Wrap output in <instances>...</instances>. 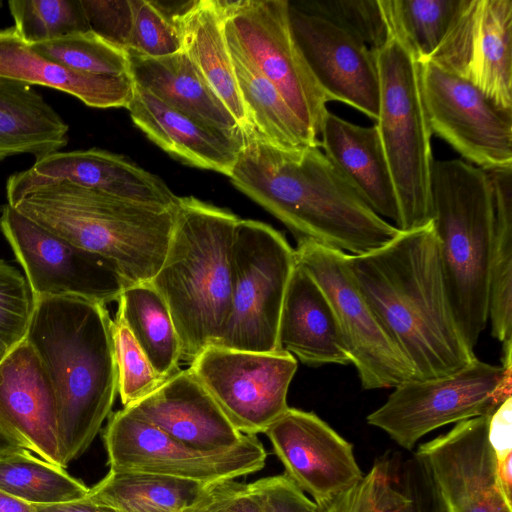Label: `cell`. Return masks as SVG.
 <instances>
[{"mask_svg": "<svg viewBox=\"0 0 512 512\" xmlns=\"http://www.w3.org/2000/svg\"><path fill=\"white\" fill-rule=\"evenodd\" d=\"M68 131V124L30 85L0 77V160L57 152L68 143Z\"/></svg>", "mask_w": 512, "mask_h": 512, "instance_id": "29", "label": "cell"}, {"mask_svg": "<svg viewBox=\"0 0 512 512\" xmlns=\"http://www.w3.org/2000/svg\"><path fill=\"white\" fill-rule=\"evenodd\" d=\"M319 134L324 154L368 206L397 224V197L376 126H359L328 111Z\"/></svg>", "mask_w": 512, "mask_h": 512, "instance_id": "25", "label": "cell"}, {"mask_svg": "<svg viewBox=\"0 0 512 512\" xmlns=\"http://www.w3.org/2000/svg\"><path fill=\"white\" fill-rule=\"evenodd\" d=\"M278 341L282 350L308 365L351 363L328 297L298 262L285 293Z\"/></svg>", "mask_w": 512, "mask_h": 512, "instance_id": "24", "label": "cell"}, {"mask_svg": "<svg viewBox=\"0 0 512 512\" xmlns=\"http://www.w3.org/2000/svg\"><path fill=\"white\" fill-rule=\"evenodd\" d=\"M497 465L501 486L507 497L512 499V455Z\"/></svg>", "mask_w": 512, "mask_h": 512, "instance_id": "50", "label": "cell"}, {"mask_svg": "<svg viewBox=\"0 0 512 512\" xmlns=\"http://www.w3.org/2000/svg\"><path fill=\"white\" fill-rule=\"evenodd\" d=\"M263 512H318L317 504L284 473L249 483Z\"/></svg>", "mask_w": 512, "mask_h": 512, "instance_id": "46", "label": "cell"}, {"mask_svg": "<svg viewBox=\"0 0 512 512\" xmlns=\"http://www.w3.org/2000/svg\"><path fill=\"white\" fill-rule=\"evenodd\" d=\"M249 129L280 148L317 145L314 138L285 102L277 88L227 40Z\"/></svg>", "mask_w": 512, "mask_h": 512, "instance_id": "30", "label": "cell"}, {"mask_svg": "<svg viewBox=\"0 0 512 512\" xmlns=\"http://www.w3.org/2000/svg\"><path fill=\"white\" fill-rule=\"evenodd\" d=\"M511 374V364L493 365L475 357L454 374L394 387L386 402L367 416V423L411 451L440 427L491 415L511 397Z\"/></svg>", "mask_w": 512, "mask_h": 512, "instance_id": "9", "label": "cell"}, {"mask_svg": "<svg viewBox=\"0 0 512 512\" xmlns=\"http://www.w3.org/2000/svg\"><path fill=\"white\" fill-rule=\"evenodd\" d=\"M8 351L9 349L7 348V346L0 341V361L5 357Z\"/></svg>", "mask_w": 512, "mask_h": 512, "instance_id": "52", "label": "cell"}, {"mask_svg": "<svg viewBox=\"0 0 512 512\" xmlns=\"http://www.w3.org/2000/svg\"><path fill=\"white\" fill-rule=\"evenodd\" d=\"M419 76L432 133L483 170L512 167V110L431 61L419 63Z\"/></svg>", "mask_w": 512, "mask_h": 512, "instance_id": "14", "label": "cell"}, {"mask_svg": "<svg viewBox=\"0 0 512 512\" xmlns=\"http://www.w3.org/2000/svg\"><path fill=\"white\" fill-rule=\"evenodd\" d=\"M29 46L42 56L77 72L109 76L130 75L127 52L106 42L91 30Z\"/></svg>", "mask_w": 512, "mask_h": 512, "instance_id": "36", "label": "cell"}, {"mask_svg": "<svg viewBox=\"0 0 512 512\" xmlns=\"http://www.w3.org/2000/svg\"><path fill=\"white\" fill-rule=\"evenodd\" d=\"M0 489L33 505L75 501L90 491L64 468L33 456L27 449L0 456Z\"/></svg>", "mask_w": 512, "mask_h": 512, "instance_id": "35", "label": "cell"}, {"mask_svg": "<svg viewBox=\"0 0 512 512\" xmlns=\"http://www.w3.org/2000/svg\"><path fill=\"white\" fill-rule=\"evenodd\" d=\"M2 7V1L0 0V8Z\"/></svg>", "mask_w": 512, "mask_h": 512, "instance_id": "53", "label": "cell"}, {"mask_svg": "<svg viewBox=\"0 0 512 512\" xmlns=\"http://www.w3.org/2000/svg\"><path fill=\"white\" fill-rule=\"evenodd\" d=\"M89 29L126 51L134 17L133 0H81Z\"/></svg>", "mask_w": 512, "mask_h": 512, "instance_id": "44", "label": "cell"}, {"mask_svg": "<svg viewBox=\"0 0 512 512\" xmlns=\"http://www.w3.org/2000/svg\"><path fill=\"white\" fill-rule=\"evenodd\" d=\"M111 325L101 303L77 296L34 298L25 340L54 393L65 468L89 448L118 393Z\"/></svg>", "mask_w": 512, "mask_h": 512, "instance_id": "3", "label": "cell"}, {"mask_svg": "<svg viewBox=\"0 0 512 512\" xmlns=\"http://www.w3.org/2000/svg\"><path fill=\"white\" fill-rule=\"evenodd\" d=\"M117 392L128 407L156 390L166 379L154 369L124 320L116 314L111 325Z\"/></svg>", "mask_w": 512, "mask_h": 512, "instance_id": "39", "label": "cell"}, {"mask_svg": "<svg viewBox=\"0 0 512 512\" xmlns=\"http://www.w3.org/2000/svg\"><path fill=\"white\" fill-rule=\"evenodd\" d=\"M205 485L170 476L110 469L87 496L118 512H184Z\"/></svg>", "mask_w": 512, "mask_h": 512, "instance_id": "31", "label": "cell"}, {"mask_svg": "<svg viewBox=\"0 0 512 512\" xmlns=\"http://www.w3.org/2000/svg\"><path fill=\"white\" fill-rule=\"evenodd\" d=\"M0 229L34 298L77 296L107 305L130 285L111 262L46 230L8 203L1 208Z\"/></svg>", "mask_w": 512, "mask_h": 512, "instance_id": "15", "label": "cell"}, {"mask_svg": "<svg viewBox=\"0 0 512 512\" xmlns=\"http://www.w3.org/2000/svg\"><path fill=\"white\" fill-rule=\"evenodd\" d=\"M218 1L226 39L277 88L317 139L329 100L295 41L288 0Z\"/></svg>", "mask_w": 512, "mask_h": 512, "instance_id": "10", "label": "cell"}, {"mask_svg": "<svg viewBox=\"0 0 512 512\" xmlns=\"http://www.w3.org/2000/svg\"><path fill=\"white\" fill-rule=\"evenodd\" d=\"M197 380L242 434L264 433L288 408L297 370L285 350L249 352L209 346L189 366Z\"/></svg>", "mask_w": 512, "mask_h": 512, "instance_id": "13", "label": "cell"}, {"mask_svg": "<svg viewBox=\"0 0 512 512\" xmlns=\"http://www.w3.org/2000/svg\"><path fill=\"white\" fill-rule=\"evenodd\" d=\"M374 54L380 85L375 126L397 197L396 227L405 231L432 221V132L422 98L419 63L407 46L390 32Z\"/></svg>", "mask_w": 512, "mask_h": 512, "instance_id": "7", "label": "cell"}, {"mask_svg": "<svg viewBox=\"0 0 512 512\" xmlns=\"http://www.w3.org/2000/svg\"><path fill=\"white\" fill-rule=\"evenodd\" d=\"M123 408L201 451L229 449L245 436L232 425L189 367L180 369L152 393Z\"/></svg>", "mask_w": 512, "mask_h": 512, "instance_id": "22", "label": "cell"}, {"mask_svg": "<svg viewBox=\"0 0 512 512\" xmlns=\"http://www.w3.org/2000/svg\"><path fill=\"white\" fill-rule=\"evenodd\" d=\"M177 20L182 51L235 118L249 129L226 41L218 0L188 1Z\"/></svg>", "mask_w": 512, "mask_h": 512, "instance_id": "28", "label": "cell"}, {"mask_svg": "<svg viewBox=\"0 0 512 512\" xmlns=\"http://www.w3.org/2000/svg\"><path fill=\"white\" fill-rule=\"evenodd\" d=\"M184 512H263L249 485L235 479L206 484L196 501Z\"/></svg>", "mask_w": 512, "mask_h": 512, "instance_id": "45", "label": "cell"}, {"mask_svg": "<svg viewBox=\"0 0 512 512\" xmlns=\"http://www.w3.org/2000/svg\"><path fill=\"white\" fill-rule=\"evenodd\" d=\"M128 57L136 86L215 128L233 134L243 131L184 51L160 58Z\"/></svg>", "mask_w": 512, "mask_h": 512, "instance_id": "27", "label": "cell"}, {"mask_svg": "<svg viewBox=\"0 0 512 512\" xmlns=\"http://www.w3.org/2000/svg\"><path fill=\"white\" fill-rule=\"evenodd\" d=\"M26 449L16 438L0 426V456Z\"/></svg>", "mask_w": 512, "mask_h": 512, "instance_id": "51", "label": "cell"}, {"mask_svg": "<svg viewBox=\"0 0 512 512\" xmlns=\"http://www.w3.org/2000/svg\"><path fill=\"white\" fill-rule=\"evenodd\" d=\"M127 109L134 124L168 154L194 167L231 174L243 131L233 134L208 125L136 85Z\"/></svg>", "mask_w": 512, "mask_h": 512, "instance_id": "23", "label": "cell"}, {"mask_svg": "<svg viewBox=\"0 0 512 512\" xmlns=\"http://www.w3.org/2000/svg\"><path fill=\"white\" fill-rule=\"evenodd\" d=\"M33 507L36 512H118L113 507L96 502L88 496L75 501Z\"/></svg>", "mask_w": 512, "mask_h": 512, "instance_id": "48", "label": "cell"}, {"mask_svg": "<svg viewBox=\"0 0 512 512\" xmlns=\"http://www.w3.org/2000/svg\"><path fill=\"white\" fill-rule=\"evenodd\" d=\"M8 7L28 45L90 30L81 0H10Z\"/></svg>", "mask_w": 512, "mask_h": 512, "instance_id": "37", "label": "cell"}, {"mask_svg": "<svg viewBox=\"0 0 512 512\" xmlns=\"http://www.w3.org/2000/svg\"><path fill=\"white\" fill-rule=\"evenodd\" d=\"M295 252L297 262L316 280L333 307L362 388H394L417 380L411 363L356 285L347 253L307 239L297 241Z\"/></svg>", "mask_w": 512, "mask_h": 512, "instance_id": "11", "label": "cell"}, {"mask_svg": "<svg viewBox=\"0 0 512 512\" xmlns=\"http://www.w3.org/2000/svg\"><path fill=\"white\" fill-rule=\"evenodd\" d=\"M0 512H36L33 505L0 489Z\"/></svg>", "mask_w": 512, "mask_h": 512, "instance_id": "49", "label": "cell"}, {"mask_svg": "<svg viewBox=\"0 0 512 512\" xmlns=\"http://www.w3.org/2000/svg\"><path fill=\"white\" fill-rule=\"evenodd\" d=\"M0 426L27 450L65 469L54 393L40 359L25 339L0 361Z\"/></svg>", "mask_w": 512, "mask_h": 512, "instance_id": "21", "label": "cell"}, {"mask_svg": "<svg viewBox=\"0 0 512 512\" xmlns=\"http://www.w3.org/2000/svg\"><path fill=\"white\" fill-rule=\"evenodd\" d=\"M118 314L159 375L177 373L181 345L169 309L150 282L126 286L118 299Z\"/></svg>", "mask_w": 512, "mask_h": 512, "instance_id": "32", "label": "cell"}, {"mask_svg": "<svg viewBox=\"0 0 512 512\" xmlns=\"http://www.w3.org/2000/svg\"><path fill=\"white\" fill-rule=\"evenodd\" d=\"M110 469L152 473L204 484L253 474L267 453L256 435L225 450L201 451L175 440L122 408L108 417L103 432Z\"/></svg>", "mask_w": 512, "mask_h": 512, "instance_id": "12", "label": "cell"}, {"mask_svg": "<svg viewBox=\"0 0 512 512\" xmlns=\"http://www.w3.org/2000/svg\"><path fill=\"white\" fill-rule=\"evenodd\" d=\"M394 489L386 512H450L425 466L415 455L394 468Z\"/></svg>", "mask_w": 512, "mask_h": 512, "instance_id": "43", "label": "cell"}, {"mask_svg": "<svg viewBox=\"0 0 512 512\" xmlns=\"http://www.w3.org/2000/svg\"><path fill=\"white\" fill-rule=\"evenodd\" d=\"M239 218L179 197L162 265L151 285L165 301L189 364L222 339L232 309V245Z\"/></svg>", "mask_w": 512, "mask_h": 512, "instance_id": "4", "label": "cell"}, {"mask_svg": "<svg viewBox=\"0 0 512 512\" xmlns=\"http://www.w3.org/2000/svg\"><path fill=\"white\" fill-rule=\"evenodd\" d=\"M359 290L417 380L454 374L476 357L449 300L432 221L362 255L347 254Z\"/></svg>", "mask_w": 512, "mask_h": 512, "instance_id": "2", "label": "cell"}, {"mask_svg": "<svg viewBox=\"0 0 512 512\" xmlns=\"http://www.w3.org/2000/svg\"><path fill=\"white\" fill-rule=\"evenodd\" d=\"M285 474L319 505L364 477L353 445L313 412L288 408L264 432Z\"/></svg>", "mask_w": 512, "mask_h": 512, "instance_id": "18", "label": "cell"}, {"mask_svg": "<svg viewBox=\"0 0 512 512\" xmlns=\"http://www.w3.org/2000/svg\"><path fill=\"white\" fill-rule=\"evenodd\" d=\"M489 417L458 422L446 434L419 445L414 454L450 512H512L488 440Z\"/></svg>", "mask_w": 512, "mask_h": 512, "instance_id": "17", "label": "cell"}, {"mask_svg": "<svg viewBox=\"0 0 512 512\" xmlns=\"http://www.w3.org/2000/svg\"><path fill=\"white\" fill-rule=\"evenodd\" d=\"M295 249L282 233L255 220L239 219L232 245V309L226 331L215 346L271 353L278 341L280 315Z\"/></svg>", "mask_w": 512, "mask_h": 512, "instance_id": "8", "label": "cell"}, {"mask_svg": "<svg viewBox=\"0 0 512 512\" xmlns=\"http://www.w3.org/2000/svg\"><path fill=\"white\" fill-rule=\"evenodd\" d=\"M229 175L232 184L307 239L362 255L391 241L400 230L375 213L317 145L280 148L254 129Z\"/></svg>", "mask_w": 512, "mask_h": 512, "instance_id": "1", "label": "cell"}, {"mask_svg": "<svg viewBox=\"0 0 512 512\" xmlns=\"http://www.w3.org/2000/svg\"><path fill=\"white\" fill-rule=\"evenodd\" d=\"M0 77L57 89L94 108L127 109L135 89L131 75L81 73L42 56L21 39L14 26L0 29Z\"/></svg>", "mask_w": 512, "mask_h": 512, "instance_id": "26", "label": "cell"}, {"mask_svg": "<svg viewBox=\"0 0 512 512\" xmlns=\"http://www.w3.org/2000/svg\"><path fill=\"white\" fill-rule=\"evenodd\" d=\"M61 181L168 210L176 208L179 198L158 176L125 156L90 148L53 152L35 159L29 169L12 174L6 183L7 203L15 205L37 185Z\"/></svg>", "mask_w": 512, "mask_h": 512, "instance_id": "20", "label": "cell"}, {"mask_svg": "<svg viewBox=\"0 0 512 512\" xmlns=\"http://www.w3.org/2000/svg\"><path fill=\"white\" fill-rule=\"evenodd\" d=\"M33 308L34 297L26 278L0 259V341L9 350L25 339Z\"/></svg>", "mask_w": 512, "mask_h": 512, "instance_id": "41", "label": "cell"}, {"mask_svg": "<svg viewBox=\"0 0 512 512\" xmlns=\"http://www.w3.org/2000/svg\"><path fill=\"white\" fill-rule=\"evenodd\" d=\"M431 206L452 310L474 349L489 320L494 206L488 174L464 160H434Z\"/></svg>", "mask_w": 512, "mask_h": 512, "instance_id": "6", "label": "cell"}, {"mask_svg": "<svg viewBox=\"0 0 512 512\" xmlns=\"http://www.w3.org/2000/svg\"><path fill=\"white\" fill-rule=\"evenodd\" d=\"M389 31L407 46L417 62L436 53L464 0H379Z\"/></svg>", "mask_w": 512, "mask_h": 512, "instance_id": "34", "label": "cell"}, {"mask_svg": "<svg viewBox=\"0 0 512 512\" xmlns=\"http://www.w3.org/2000/svg\"><path fill=\"white\" fill-rule=\"evenodd\" d=\"M295 41L329 101L343 102L375 122L380 85L374 52L330 22L288 2Z\"/></svg>", "mask_w": 512, "mask_h": 512, "instance_id": "19", "label": "cell"}, {"mask_svg": "<svg viewBox=\"0 0 512 512\" xmlns=\"http://www.w3.org/2000/svg\"><path fill=\"white\" fill-rule=\"evenodd\" d=\"M18 212L111 262L130 284L150 282L171 238L175 209L117 198L67 181L27 190Z\"/></svg>", "mask_w": 512, "mask_h": 512, "instance_id": "5", "label": "cell"}, {"mask_svg": "<svg viewBox=\"0 0 512 512\" xmlns=\"http://www.w3.org/2000/svg\"><path fill=\"white\" fill-rule=\"evenodd\" d=\"M488 440L497 464L512 455V397L502 402L490 415Z\"/></svg>", "mask_w": 512, "mask_h": 512, "instance_id": "47", "label": "cell"}, {"mask_svg": "<svg viewBox=\"0 0 512 512\" xmlns=\"http://www.w3.org/2000/svg\"><path fill=\"white\" fill-rule=\"evenodd\" d=\"M485 171L494 206L489 320L493 337L506 343L512 341V167Z\"/></svg>", "mask_w": 512, "mask_h": 512, "instance_id": "33", "label": "cell"}, {"mask_svg": "<svg viewBox=\"0 0 512 512\" xmlns=\"http://www.w3.org/2000/svg\"><path fill=\"white\" fill-rule=\"evenodd\" d=\"M394 483L393 464L383 456L354 488L317 505L318 512H386Z\"/></svg>", "mask_w": 512, "mask_h": 512, "instance_id": "42", "label": "cell"}, {"mask_svg": "<svg viewBox=\"0 0 512 512\" xmlns=\"http://www.w3.org/2000/svg\"><path fill=\"white\" fill-rule=\"evenodd\" d=\"M293 7L320 17L367 45L381 48L390 32L379 0H288Z\"/></svg>", "mask_w": 512, "mask_h": 512, "instance_id": "38", "label": "cell"}, {"mask_svg": "<svg viewBox=\"0 0 512 512\" xmlns=\"http://www.w3.org/2000/svg\"><path fill=\"white\" fill-rule=\"evenodd\" d=\"M429 61L512 110V0H464Z\"/></svg>", "mask_w": 512, "mask_h": 512, "instance_id": "16", "label": "cell"}, {"mask_svg": "<svg viewBox=\"0 0 512 512\" xmlns=\"http://www.w3.org/2000/svg\"><path fill=\"white\" fill-rule=\"evenodd\" d=\"M133 7L128 54L160 58L182 51L177 22L160 8L157 1L133 0Z\"/></svg>", "mask_w": 512, "mask_h": 512, "instance_id": "40", "label": "cell"}]
</instances>
